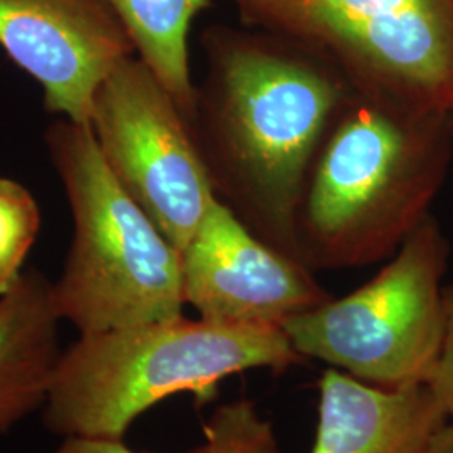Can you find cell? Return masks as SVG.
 <instances>
[{
    "label": "cell",
    "mask_w": 453,
    "mask_h": 453,
    "mask_svg": "<svg viewBox=\"0 0 453 453\" xmlns=\"http://www.w3.org/2000/svg\"><path fill=\"white\" fill-rule=\"evenodd\" d=\"M202 48L207 73L190 127L215 195L260 239L301 260L297 217L309 173L351 84L260 31L211 26Z\"/></svg>",
    "instance_id": "obj_1"
},
{
    "label": "cell",
    "mask_w": 453,
    "mask_h": 453,
    "mask_svg": "<svg viewBox=\"0 0 453 453\" xmlns=\"http://www.w3.org/2000/svg\"><path fill=\"white\" fill-rule=\"evenodd\" d=\"M452 151L450 113L351 88L309 173L301 260L314 271L389 259L430 215Z\"/></svg>",
    "instance_id": "obj_2"
},
{
    "label": "cell",
    "mask_w": 453,
    "mask_h": 453,
    "mask_svg": "<svg viewBox=\"0 0 453 453\" xmlns=\"http://www.w3.org/2000/svg\"><path fill=\"white\" fill-rule=\"evenodd\" d=\"M303 359L279 326L179 316L81 334L58 363L44 420L65 437L123 438L133 421L172 395L192 393L207 403L226 376L286 372Z\"/></svg>",
    "instance_id": "obj_3"
},
{
    "label": "cell",
    "mask_w": 453,
    "mask_h": 453,
    "mask_svg": "<svg viewBox=\"0 0 453 453\" xmlns=\"http://www.w3.org/2000/svg\"><path fill=\"white\" fill-rule=\"evenodd\" d=\"M44 142L74 220L54 282L61 319L89 334L183 316L181 252L114 180L89 127L61 118Z\"/></svg>",
    "instance_id": "obj_4"
},
{
    "label": "cell",
    "mask_w": 453,
    "mask_h": 453,
    "mask_svg": "<svg viewBox=\"0 0 453 453\" xmlns=\"http://www.w3.org/2000/svg\"><path fill=\"white\" fill-rule=\"evenodd\" d=\"M450 245L428 215L370 282L282 324L294 349L381 388L426 385L445 331Z\"/></svg>",
    "instance_id": "obj_5"
},
{
    "label": "cell",
    "mask_w": 453,
    "mask_h": 453,
    "mask_svg": "<svg viewBox=\"0 0 453 453\" xmlns=\"http://www.w3.org/2000/svg\"><path fill=\"white\" fill-rule=\"evenodd\" d=\"M254 31L334 67L351 88L453 111V0H232Z\"/></svg>",
    "instance_id": "obj_6"
},
{
    "label": "cell",
    "mask_w": 453,
    "mask_h": 453,
    "mask_svg": "<svg viewBox=\"0 0 453 453\" xmlns=\"http://www.w3.org/2000/svg\"><path fill=\"white\" fill-rule=\"evenodd\" d=\"M88 127L114 180L183 252L215 190L188 118L138 56L97 86Z\"/></svg>",
    "instance_id": "obj_7"
},
{
    "label": "cell",
    "mask_w": 453,
    "mask_h": 453,
    "mask_svg": "<svg viewBox=\"0 0 453 453\" xmlns=\"http://www.w3.org/2000/svg\"><path fill=\"white\" fill-rule=\"evenodd\" d=\"M183 299L200 318L279 326L331 299L312 269L256 235L215 195L181 252Z\"/></svg>",
    "instance_id": "obj_8"
},
{
    "label": "cell",
    "mask_w": 453,
    "mask_h": 453,
    "mask_svg": "<svg viewBox=\"0 0 453 453\" xmlns=\"http://www.w3.org/2000/svg\"><path fill=\"white\" fill-rule=\"evenodd\" d=\"M0 49L41 84L49 113L81 125L97 86L136 56L106 0H0Z\"/></svg>",
    "instance_id": "obj_9"
},
{
    "label": "cell",
    "mask_w": 453,
    "mask_h": 453,
    "mask_svg": "<svg viewBox=\"0 0 453 453\" xmlns=\"http://www.w3.org/2000/svg\"><path fill=\"white\" fill-rule=\"evenodd\" d=\"M318 389L311 453H423L449 420L428 385L381 388L331 368Z\"/></svg>",
    "instance_id": "obj_10"
},
{
    "label": "cell",
    "mask_w": 453,
    "mask_h": 453,
    "mask_svg": "<svg viewBox=\"0 0 453 453\" xmlns=\"http://www.w3.org/2000/svg\"><path fill=\"white\" fill-rule=\"evenodd\" d=\"M54 282L35 269L0 296V434L46 405L61 359Z\"/></svg>",
    "instance_id": "obj_11"
},
{
    "label": "cell",
    "mask_w": 453,
    "mask_h": 453,
    "mask_svg": "<svg viewBox=\"0 0 453 453\" xmlns=\"http://www.w3.org/2000/svg\"><path fill=\"white\" fill-rule=\"evenodd\" d=\"M125 26L136 56L192 119L196 88L192 81L188 35L195 17L211 0H106Z\"/></svg>",
    "instance_id": "obj_12"
},
{
    "label": "cell",
    "mask_w": 453,
    "mask_h": 453,
    "mask_svg": "<svg viewBox=\"0 0 453 453\" xmlns=\"http://www.w3.org/2000/svg\"><path fill=\"white\" fill-rule=\"evenodd\" d=\"M41 209L33 194L16 180L0 179V296L22 275L41 230Z\"/></svg>",
    "instance_id": "obj_13"
},
{
    "label": "cell",
    "mask_w": 453,
    "mask_h": 453,
    "mask_svg": "<svg viewBox=\"0 0 453 453\" xmlns=\"http://www.w3.org/2000/svg\"><path fill=\"white\" fill-rule=\"evenodd\" d=\"M205 443L190 453H279L273 423L249 398L219 406L203 425Z\"/></svg>",
    "instance_id": "obj_14"
},
{
    "label": "cell",
    "mask_w": 453,
    "mask_h": 453,
    "mask_svg": "<svg viewBox=\"0 0 453 453\" xmlns=\"http://www.w3.org/2000/svg\"><path fill=\"white\" fill-rule=\"evenodd\" d=\"M445 304V331L437 365L428 380V387L434 391L438 403L453 420V282L443 289Z\"/></svg>",
    "instance_id": "obj_15"
},
{
    "label": "cell",
    "mask_w": 453,
    "mask_h": 453,
    "mask_svg": "<svg viewBox=\"0 0 453 453\" xmlns=\"http://www.w3.org/2000/svg\"><path fill=\"white\" fill-rule=\"evenodd\" d=\"M50 453H148L130 449L123 438L71 435L65 443Z\"/></svg>",
    "instance_id": "obj_16"
},
{
    "label": "cell",
    "mask_w": 453,
    "mask_h": 453,
    "mask_svg": "<svg viewBox=\"0 0 453 453\" xmlns=\"http://www.w3.org/2000/svg\"><path fill=\"white\" fill-rule=\"evenodd\" d=\"M423 453H453V420L445 421L428 440Z\"/></svg>",
    "instance_id": "obj_17"
},
{
    "label": "cell",
    "mask_w": 453,
    "mask_h": 453,
    "mask_svg": "<svg viewBox=\"0 0 453 453\" xmlns=\"http://www.w3.org/2000/svg\"><path fill=\"white\" fill-rule=\"evenodd\" d=\"M450 116H452V127H453V111H452V114H450Z\"/></svg>",
    "instance_id": "obj_18"
}]
</instances>
